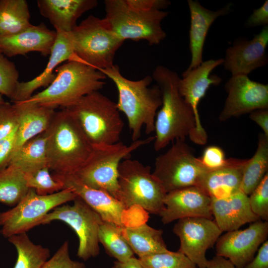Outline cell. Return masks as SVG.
<instances>
[{
  "label": "cell",
  "instance_id": "1",
  "mask_svg": "<svg viewBox=\"0 0 268 268\" xmlns=\"http://www.w3.org/2000/svg\"><path fill=\"white\" fill-rule=\"evenodd\" d=\"M167 0H106L104 19L122 40H143L149 45L159 44L166 37L161 22L168 15L163 10Z\"/></svg>",
  "mask_w": 268,
  "mask_h": 268
},
{
  "label": "cell",
  "instance_id": "2",
  "mask_svg": "<svg viewBox=\"0 0 268 268\" xmlns=\"http://www.w3.org/2000/svg\"><path fill=\"white\" fill-rule=\"evenodd\" d=\"M152 78L161 93L162 104L155 121L156 134L154 148L159 151L171 142L185 140L196 127V119L190 105L181 95L178 88L180 77L163 66H158Z\"/></svg>",
  "mask_w": 268,
  "mask_h": 268
},
{
  "label": "cell",
  "instance_id": "3",
  "mask_svg": "<svg viewBox=\"0 0 268 268\" xmlns=\"http://www.w3.org/2000/svg\"><path fill=\"white\" fill-rule=\"evenodd\" d=\"M99 70L117 87V107L128 119L133 141L139 139L143 127L147 134L153 132L156 113L161 106L162 98L158 86L156 84L150 86L152 77L147 75L137 80L129 79L122 74L119 66L115 65Z\"/></svg>",
  "mask_w": 268,
  "mask_h": 268
},
{
  "label": "cell",
  "instance_id": "4",
  "mask_svg": "<svg viewBox=\"0 0 268 268\" xmlns=\"http://www.w3.org/2000/svg\"><path fill=\"white\" fill-rule=\"evenodd\" d=\"M46 133L48 166L54 173L74 174L93 151V146L67 109L55 112Z\"/></svg>",
  "mask_w": 268,
  "mask_h": 268
},
{
  "label": "cell",
  "instance_id": "5",
  "mask_svg": "<svg viewBox=\"0 0 268 268\" xmlns=\"http://www.w3.org/2000/svg\"><path fill=\"white\" fill-rule=\"evenodd\" d=\"M55 71V79L44 90L17 103L67 108L86 95L102 88L107 78L100 70L79 60L67 61Z\"/></svg>",
  "mask_w": 268,
  "mask_h": 268
},
{
  "label": "cell",
  "instance_id": "6",
  "mask_svg": "<svg viewBox=\"0 0 268 268\" xmlns=\"http://www.w3.org/2000/svg\"><path fill=\"white\" fill-rule=\"evenodd\" d=\"M65 109L74 117L93 147L120 141L124 126L120 111L116 103L99 91Z\"/></svg>",
  "mask_w": 268,
  "mask_h": 268
},
{
  "label": "cell",
  "instance_id": "7",
  "mask_svg": "<svg viewBox=\"0 0 268 268\" xmlns=\"http://www.w3.org/2000/svg\"><path fill=\"white\" fill-rule=\"evenodd\" d=\"M154 138L150 136L138 139L130 145L119 141L93 146L86 163L72 175L82 184L105 192L119 201L118 177L120 163L140 146L154 140Z\"/></svg>",
  "mask_w": 268,
  "mask_h": 268
},
{
  "label": "cell",
  "instance_id": "8",
  "mask_svg": "<svg viewBox=\"0 0 268 268\" xmlns=\"http://www.w3.org/2000/svg\"><path fill=\"white\" fill-rule=\"evenodd\" d=\"M74 55L98 70L112 67L115 54L124 41L104 19L91 15L69 32Z\"/></svg>",
  "mask_w": 268,
  "mask_h": 268
},
{
  "label": "cell",
  "instance_id": "9",
  "mask_svg": "<svg viewBox=\"0 0 268 268\" xmlns=\"http://www.w3.org/2000/svg\"><path fill=\"white\" fill-rule=\"evenodd\" d=\"M118 182L119 201L126 208L137 206L158 215L164 209L167 193L150 166L136 160L124 159L119 166Z\"/></svg>",
  "mask_w": 268,
  "mask_h": 268
},
{
  "label": "cell",
  "instance_id": "10",
  "mask_svg": "<svg viewBox=\"0 0 268 268\" xmlns=\"http://www.w3.org/2000/svg\"><path fill=\"white\" fill-rule=\"evenodd\" d=\"M76 195L68 189L40 195L29 189L24 197L12 208L0 212V233L5 238L23 233L41 225L43 218L55 208L73 201Z\"/></svg>",
  "mask_w": 268,
  "mask_h": 268
},
{
  "label": "cell",
  "instance_id": "11",
  "mask_svg": "<svg viewBox=\"0 0 268 268\" xmlns=\"http://www.w3.org/2000/svg\"><path fill=\"white\" fill-rule=\"evenodd\" d=\"M152 172L166 193L197 186L206 170L184 139H178L155 159Z\"/></svg>",
  "mask_w": 268,
  "mask_h": 268
},
{
  "label": "cell",
  "instance_id": "12",
  "mask_svg": "<svg viewBox=\"0 0 268 268\" xmlns=\"http://www.w3.org/2000/svg\"><path fill=\"white\" fill-rule=\"evenodd\" d=\"M73 201L72 205L64 204L49 212L41 221V225L60 220L69 225L79 239L77 256L86 261L100 253L98 231L103 220L80 198L77 196Z\"/></svg>",
  "mask_w": 268,
  "mask_h": 268
},
{
  "label": "cell",
  "instance_id": "13",
  "mask_svg": "<svg viewBox=\"0 0 268 268\" xmlns=\"http://www.w3.org/2000/svg\"><path fill=\"white\" fill-rule=\"evenodd\" d=\"M173 231L180 241L178 251L199 268H206V252L216 244L223 232L214 220L205 217L179 219Z\"/></svg>",
  "mask_w": 268,
  "mask_h": 268
},
{
  "label": "cell",
  "instance_id": "14",
  "mask_svg": "<svg viewBox=\"0 0 268 268\" xmlns=\"http://www.w3.org/2000/svg\"><path fill=\"white\" fill-rule=\"evenodd\" d=\"M223 59H210L203 62L188 73L182 74L178 81L181 95L191 107L196 119V127L189 135L191 141L199 145H204L207 141V133L201 123L198 106L201 99L211 85H218L222 78L211 73L223 64Z\"/></svg>",
  "mask_w": 268,
  "mask_h": 268
},
{
  "label": "cell",
  "instance_id": "15",
  "mask_svg": "<svg viewBox=\"0 0 268 268\" xmlns=\"http://www.w3.org/2000/svg\"><path fill=\"white\" fill-rule=\"evenodd\" d=\"M227 93L218 117L221 122L258 109H268V85L252 80L246 75L232 76L225 85Z\"/></svg>",
  "mask_w": 268,
  "mask_h": 268
},
{
  "label": "cell",
  "instance_id": "16",
  "mask_svg": "<svg viewBox=\"0 0 268 268\" xmlns=\"http://www.w3.org/2000/svg\"><path fill=\"white\" fill-rule=\"evenodd\" d=\"M268 236V222L260 219L243 230L227 232L216 243V255L228 260L236 268H244L254 257Z\"/></svg>",
  "mask_w": 268,
  "mask_h": 268
},
{
  "label": "cell",
  "instance_id": "17",
  "mask_svg": "<svg viewBox=\"0 0 268 268\" xmlns=\"http://www.w3.org/2000/svg\"><path fill=\"white\" fill-rule=\"evenodd\" d=\"M268 44V25L251 40L239 38L226 51L223 65L232 76L248 75L255 69L268 63L266 49Z\"/></svg>",
  "mask_w": 268,
  "mask_h": 268
},
{
  "label": "cell",
  "instance_id": "18",
  "mask_svg": "<svg viewBox=\"0 0 268 268\" xmlns=\"http://www.w3.org/2000/svg\"><path fill=\"white\" fill-rule=\"evenodd\" d=\"M211 201V198L198 186L187 187L166 194L164 208L159 215L165 224L189 217L212 219Z\"/></svg>",
  "mask_w": 268,
  "mask_h": 268
},
{
  "label": "cell",
  "instance_id": "19",
  "mask_svg": "<svg viewBox=\"0 0 268 268\" xmlns=\"http://www.w3.org/2000/svg\"><path fill=\"white\" fill-rule=\"evenodd\" d=\"M52 175L55 180L62 183L64 189L70 190L82 199L104 221L120 227L127 226L124 216L128 209L118 200L105 192L82 184L72 174L53 173Z\"/></svg>",
  "mask_w": 268,
  "mask_h": 268
},
{
  "label": "cell",
  "instance_id": "20",
  "mask_svg": "<svg viewBox=\"0 0 268 268\" xmlns=\"http://www.w3.org/2000/svg\"><path fill=\"white\" fill-rule=\"evenodd\" d=\"M55 30L57 32V37L46 67L32 79L19 82L11 100L13 103L25 101L33 95L37 89L48 87L56 77L54 70L63 62L79 60L74 55L69 32L58 29Z\"/></svg>",
  "mask_w": 268,
  "mask_h": 268
},
{
  "label": "cell",
  "instance_id": "21",
  "mask_svg": "<svg viewBox=\"0 0 268 268\" xmlns=\"http://www.w3.org/2000/svg\"><path fill=\"white\" fill-rule=\"evenodd\" d=\"M187 3L190 14L189 47L191 59L182 74L188 73L203 62V46L209 28L218 17L229 13L232 6L229 2L216 10H211L203 6L197 0H188Z\"/></svg>",
  "mask_w": 268,
  "mask_h": 268
},
{
  "label": "cell",
  "instance_id": "22",
  "mask_svg": "<svg viewBox=\"0 0 268 268\" xmlns=\"http://www.w3.org/2000/svg\"><path fill=\"white\" fill-rule=\"evenodd\" d=\"M56 37V30L49 29L43 23L32 25L16 34L0 36V52L8 57L32 52L46 57L50 55Z\"/></svg>",
  "mask_w": 268,
  "mask_h": 268
},
{
  "label": "cell",
  "instance_id": "23",
  "mask_svg": "<svg viewBox=\"0 0 268 268\" xmlns=\"http://www.w3.org/2000/svg\"><path fill=\"white\" fill-rule=\"evenodd\" d=\"M247 159L228 158L223 167L206 171L196 186L211 199L228 197L240 190L244 168Z\"/></svg>",
  "mask_w": 268,
  "mask_h": 268
},
{
  "label": "cell",
  "instance_id": "24",
  "mask_svg": "<svg viewBox=\"0 0 268 268\" xmlns=\"http://www.w3.org/2000/svg\"><path fill=\"white\" fill-rule=\"evenodd\" d=\"M211 201L214 221L222 232L236 230L260 220L251 210L248 196L241 190L228 197Z\"/></svg>",
  "mask_w": 268,
  "mask_h": 268
},
{
  "label": "cell",
  "instance_id": "25",
  "mask_svg": "<svg viewBox=\"0 0 268 268\" xmlns=\"http://www.w3.org/2000/svg\"><path fill=\"white\" fill-rule=\"evenodd\" d=\"M40 14L47 19L55 29L70 32L77 25V19L85 12L95 7L96 0H38Z\"/></svg>",
  "mask_w": 268,
  "mask_h": 268
},
{
  "label": "cell",
  "instance_id": "26",
  "mask_svg": "<svg viewBox=\"0 0 268 268\" xmlns=\"http://www.w3.org/2000/svg\"><path fill=\"white\" fill-rule=\"evenodd\" d=\"M13 104L16 107L19 116L14 152L28 140L45 132L48 129L56 110L51 107L36 104Z\"/></svg>",
  "mask_w": 268,
  "mask_h": 268
},
{
  "label": "cell",
  "instance_id": "27",
  "mask_svg": "<svg viewBox=\"0 0 268 268\" xmlns=\"http://www.w3.org/2000/svg\"><path fill=\"white\" fill-rule=\"evenodd\" d=\"M121 232L138 258L168 251L163 239L162 230L145 223L122 227Z\"/></svg>",
  "mask_w": 268,
  "mask_h": 268
},
{
  "label": "cell",
  "instance_id": "28",
  "mask_svg": "<svg viewBox=\"0 0 268 268\" xmlns=\"http://www.w3.org/2000/svg\"><path fill=\"white\" fill-rule=\"evenodd\" d=\"M46 140V131L28 140L13 152L9 165H15L24 173L48 166Z\"/></svg>",
  "mask_w": 268,
  "mask_h": 268
},
{
  "label": "cell",
  "instance_id": "29",
  "mask_svg": "<svg viewBox=\"0 0 268 268\" xmlns=\"http://www.w3.org/2000/svg\"><path fill=\"white\" fill-rule=\"evenodd\" d=\"M25 0H0V36L16 34L31 26Z\"/></svg>",
  "mask_w": 268,
  "mask_h": 268
},
{
  "label": "cell",
  "instance_id": "30",
  "mask_svg": "<svg viewBox=\"0 0 268 268\" xmlns=\"http://www.w3.org/2000/svg\"><path fill=\"white\" fill-rule=\"evenodd\" d=\"M268 170V137L258 136V146L253 157L247 159L244 168L240 190L249 196L262 181Z\"/></svg>",
  "mask_w": 268,
  "mask_h": 268
},
{
  "label": "cell",
  "instance_id": "31",
  "mask_svg": "<svg viewBox=\"0 0 268 268\" xmlns=\"http://www.w3.org/2000/svg\"><path fill=\"white\" fill-rule=\"evenodd\" d=\"M7 239L17 251L13 268H41L50 256L48 248L34 244L26 233L13 235Z\"/></svg>",
  "mask_w": 268,
  "mask_h": 268
},
{
  "label": "cell",
  "instance_id": "32",
  "mask_svg": "<svg viewBox=\"0 0 268 268\" xmlns=\"http://www.w3.org/2000/svg\"><path fill=\"white\" fill-rule=\"evenodd\" d=\"M28 190L24 173L17 167L10 164L0 171V202L14 206Z\"/></svg>",
  "mask_w": 268,
  "mask_h": 268
},
{
  "label": "cell",
  "instance_id": "33",
  "mask_svg": "<svg viewBox=\"0 0 268 268\" xmlns=\"http://www.w3.org/2000/svg\"><path fill=\"white\" fill-rule=\"evenodd\" d=\"M121 227L103 221L98 231L99 243L103 245L110 256L120 262L134 257L133 251L122 235Z\"/></svg>",
  "mask_w": 268,
  "mask_h": 268
},
{
  "label": "cell",
  "instance_id": "34",
  "mask_svg": "<svg viewBox=\"0 0 268 268\" xmlns=\"http://www.w3.org/2000/svg\"><path fill=\"white\" fill-rule=\"evenodd\" d=\"M138 259L143 268H199L178 251L168 250Z\"/></svg>",
  "mask_w": 268,
  "mask_h": 268
},
{
  "label": "cell",
  "instance_id": "35",
  "mask_svg": "<svg viewBox=\"0 0 268 268\" xmlns=\"http://www.w3.org/2000/svg\"><path fill=\"white\" fill-rule=\"evenodd\" d=\"M27 187L40 195H51L64 189L62 183L55 180L48 166L34 172L24 173Z\"/></svg>",
  "mask_w": 268,
  "mask_h": 268
},
{
  "label": "cell",
  "instance_id": "36",
  "mask_svg": "<svg viewBox=\"0 0 268 268\" xmlns=\"http://www.w3.org/2000/svg\"><path fill=\"white\" fill-rule=\"evenodd\" d=\"M19 72L15 64L0 52V94L11 100L19 83Z\"/></svg>",
  "mask_w": 268,
  "mask_h": 268
},
{
  "label": "cell",
  "instance_id": "37",
  "mask_svg": "<svg viewBox=\"0 0 268 268\" xmlns=\"http://www.w3.org/2000/svg\"><path fill=\"white\" fill-rule=\"evenodd\" d=\"M248 196L253 212L261 220H268V173Z\"/></svg>",
  "mask_w": 268,
  "mask_h": 268
},
{
  "label": "cell",
  "instance_id": "38",
  "mask_svg": "<svg viewBox=\"0 0 268 268\" xmlns=\"http://www.w3.org/2000/svg\"><path fill=\"white\" fill-rule=\"evenodd\" d=\"M18 120V111L14 104L4 102L0 105V140L17 128Z\"/></svg>",
  "mask_w": 268,
  "mask_h": 268
},
{
  "label": "cell",
  "instance_id": "39",
  "mask_svg": "<svg viewBox=\"0 0 268 268\" xmlns=\"http://www.w3.org/2000/svg\"><path fill=\"white\" fill-rule=\"evenodd\" d=\"M41 268H86V266L83 263L70 259L68 243L65 241Z\"/></svg>",
  "mask_w": 268,
  "mask_h": 268
},
{
  "label": "cell",
  "instance_id": "40",
  "mask_svg": "<svg viewBox=\"0 0 268 268\" xmlns=\"http://www.w3.org/2000/svg\"><path fill=\"white\" fill-rule=\"evenodd\" d=\"M201 162L206 171L220 168L224 166L228 160L225 158L223 150L219 147L212 145L206 147L201 157Z\"/></svg>",
  "mask_w": 268,
  "mask_h": 268
},
{
  "label": "cell",
  "instance_id": "41",
  "mask_svg": "<svg viewBox=\"0 0 268 268\" xmlns=\"http://www.w3.org/2000/svg\"><path fill=\"white\" fill-rule=\"evenodd\" d=\"M16 129L9 135L0 140V171L9 164L15 145Z\"/></svg>",
  "mask_w": 268,
  "mask_h": 268
},
{
  "label": "cell",
  "instance_id": "42",
  "mask_svg": "<svg viewBox=\"0 0 268 268\" xmlns=\"http://www.w3.org/2000/svg\"><path fill=\"white\" fill-rule=\"evenodd\" d=\"M268 25V0H265L259 8L253 10L246 22V27L253 28Z\"/></svg>",
  "mask_w": 268,
  "mask_h": 268
},
{
  "label": "cell",
  "instance_id": "43",
  "mask_svg": "<svg viewBox=\"0 0 268 268\" xmlns=\"http://www.w3.org/2000/svg\"><path fill=\"white\" fill-rule=\"evenodd\" d=\"M244 268H268V241L258 250L257 255Z\"/></svg>",
  "mask_w": 268,
  "mask_h": 268
},
{
  "label": "cell",
  "instance_id": "44",
  "mask_svg": "<svg viewBox=\"0 0 268 268\" xmlns=\"http://www.w3.org/2000/svg\"><path fill=\"white\" fill-rule=\"evenodd\" d=\"M250 119L255 122L263 131V134L268 137V109H261L250 113Z\"/></svg>",
  "mask_w": 268,
  "mask_h": 268
},
{
  "label": "cell",
  "instance_id": "45",
  "mask_svg": "<svg viewBox=\"0 0 268 268\" xmlns=\"http://www.w3.org/2000/svg\"><path fill=\"white\" fill-rule=\"evenodd\" d=\"M206 268H236L227 259L216 255L208 261Z\"/></svg>",
  "mask_w": 268,
  "mask_h": 268
},
{
  "label": "cell",
  "instance_id": "46",
  "mask_svg": "<svg viewBox=\"0 0 268 268\" xmlns=\"http://www.w3.org/2000/svg\"><path fill=\"white\" fill-rule=\"evenodd\" d=\"M112 268H143V267L138 259L133 257L125 261H115Z\"/></svg>",
  "mask_w": 268,
  "mask_h": 268
},
{
  "label": "cell",
  "instance_id": "47",
  "mask_svg": "<svg viewBox=\"0 0 268 268\" xmlns=\"http://www.w3.org/2000/svg\"><path fill=\"white\" fill-rule=\"evenodd\" d=\"M5 101L2 97V95L0 94V105L4 103Z\"/></svg>",
  "mask_w": 268,
  "mask_h": 268
}]
</instances>
